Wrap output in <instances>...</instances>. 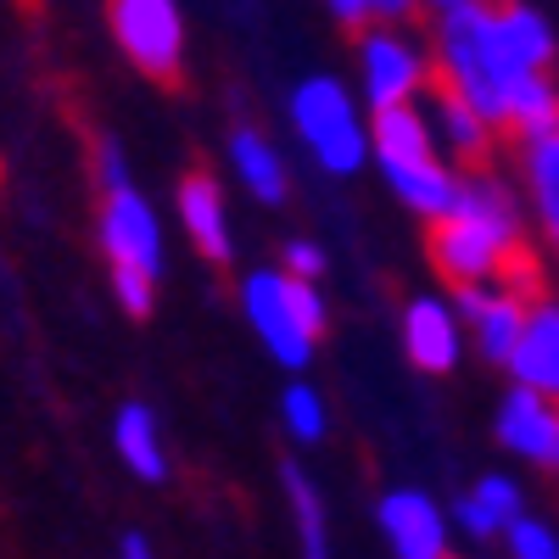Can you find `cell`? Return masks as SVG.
<instances>
[{"label":"cell","instance_id":"1","mask_svg":"<svg viewBox=\"0 0 559 559\" xmlns=\"http://www.w3.org/2000/svg\"><path fill=\"white\" fill-rule=\"evenodd\" d=\"M526 252V224H521V202L503 179L492 174H471L459 191V207L431 229V263L453 292H476V286H498L509 258Z\"/></svg>","mask_w":559,"mask_h":559},{"label":"cell","instance_id":"2","mask_svg":"<svg viewBox=\"0 0 559 559\" xmlns=\"http://www.w3.org/2000/svg\"><path fill=\"white\" fill-rule=\"evenodd\" d=\"M426 23H431L437 90H448L492 129H503L509 90H515L521 73L509 68L498 45V7H487V0H442V7L426 12Z\"/></svg>","mask_w":559,"mask_h":559},{"label":"cell","instance_id":"3","mask_svg":"<svg viewBox=\"0 0 559 559\" xmlns=\"http://www.w3.org/2000/svg\"><path fill=\"white\" fill-rule=\"evenodd\" d=\"M241 319L247 331L263 342V353L286 369L292 381H302V369L319 353V336L331 331V302H324L319 286H302L286 269H247L241 274Z\"/></svg>","mask_w":559,"mask_h":559},{"label":"cell","instance_id":"4","mask_svg":"<svg viewBox=\"0 0 559 559\" xmlns=\"http://www.w3.org/2000/svg\"><path fill=\"white\" fill-rule=\"evenodd\" d=\"M292 129L308 146V157L331 174V179H353L369 163V112L358 102V90L336 73H308L292 90Z\"/></svg>","mask_w":559,"mask_h":559},{"label":"cell","instance_id":"5","mask_svg":"<svg viewBox=\"0 0 559 559\" xmlns=\"http://www.w3.org/2000/svg\"><path fill=\"white\" fill-rule=\"evenodd\" d=\"M353 73H358V102L364 112H392L419 107L426 90H437V57L414 28H376L353 45Z\"/></svg>","mask_w":559,"mask_h":559},{"label":"cell","instance_id":"6","mask_svg":"<svg viewBox=\"0 0 559 559\" xmlns=\"http://www.w3.org/2000/svg\"><path fill=\"white\" fill-rule=\"evenodd\" d=\"M107 28L118 39V51L146 79H163V84L179 79L191 34H185V12L174 7V0H112Z\"/></svg>","mask_w":559,"mask_h":559},{"label":"cell","instance_id":"7","mask_svg":"<svg viewBox=\"0 0 559 559\" xmlns=\"http://www.w3.org/2000/svg\"><path fill=\"white\" fill-rule=\"evenodd\" d=\"M96 236H102V252H107V269H140V274H152L163 280V218L157 207L146 202L129 185V191H112L102 197V218H96Z\"/></svg>","mask_w":559,"mask_h":559},{"label":"cell","instance_id":"8","mask_svg":"<svg viewBox=\"0 0 559 559\" xmlns=\"http://www.w3.org/2000/svg\"><path fill=\"white\" fill-rule=\"evenodd\" d=\"M376 526L392 548V559H448L453 515L426 487H392L376 503Z\"/></svg>","mask_w":559,"mask_h":559},{"label":"cell","instance_id":"9","mask_svg":"<svg viewBox=\"0 0 559 559\" xmlns=\"http://www.w3.org/2000/svg\"><path fill=\"white\" fill-rule=\"evenodd\" d=\"M403 353L414 369H426V376H453V369L464 364V342H471V331H464V319L453 313V297H408L403 302Z\"/></svg>","mask_w":559,"mask_h":559},{"label":"cell","instance_id":"10","mask_svg":"<svg viewBox=\"0 0 559 559\" xmlns=\"http://www.w3.org/2000/svg\"><path fill=\"white\" fill-rule=\"evenodd\" d=\"M453 313L464 319V331H471L476 353L498 369H509V358H515L521 336H526V313L532 302L503 292V286H476V292H453Z\"/></svg>","mask_w":559,"mask_h":559},{"label":"cell","instance_id":"11","mask_svg":"<svg viewBox=\"0 0 559 559\" xmlns=\"http://www.w3.org/2000/svg\"><path fill=\"white\" fill-rule=\"evenodd\" d=\"M492 437L503 453H515L526 464H548L554 471V453H559V408L526 386H509L498 397V414H492Z\"/></svg>","mask_w":559,"mask_h":559},{"label":"cell","instance_id":"12","mask_svg":"<svg viewBox=\"0 0 559 559\" xmlns=\"http://www.w3.org/2000/svg\"><path fill=\"white\" fill-rule=\"evenodd\" d=\"M174 213L185 224L191 247L207 263H236V229H229V202H224V185L213 174H185L179 191H174Z\"/></svg>","mask_w":559,"mask_h":559},{"label":"cell","instance_id":"13","mask_svg":"<svg viewBox=\"0 0 559 559\" xmlns=\"http://www.w3.org/2000/svg\"><path fill=\"white\" fill-rule=\"evenodd\" d=\"M509 381L548 397L559 408V297H537L526 313V336L509 358Z\"/></svg>","mask_w":559,"mask_h":559},{"label":"cell","instance_id":"14","mask_svg":"<svg viewBox=\"0 0 559 559\" xmlns=\"http://www.w3.org/2000/svg\"><path fill=\"white\" fill-rule=\"evenodd\" d=\"M224 157H229V168H236L241 191H247L252 202L280 207V202L292 197V168H286V157H280V146H274V140H269L263 129H252V123L229 129Z\"/></svg>","mask_w":559,"mask_h":559},{"label":"cell","instance_id":"15","mask_svg":"<svg viewBox=\"0 0 559 559\" xmlns=\"http://www.w3.org/2000/svg\"><path fill=\"white\" fill-rule=\"evenodd\" d=\"M498 45L515 73H554V62H559V28L532 0L498 7Z\"/></svg>","mask_w":559,"mask_h":559},{"label":"cell","instance_id":"16","mask_svg":"<svg viewBox=\"0 0 559 559\" xmlns=\"http://www.w3.org/2000/svg\"><path fill=\"white\" fill-rule=\"evenodd\" d=\"M437 152V129L426 107H392L369 118V163L386 168H414V163H431Z\"/></svg>","mask_w":559,"mask_h":559},{"label":"cell","instance_id":"17","mask_svg":"<svg viewBox=\"0 0 559 559\" xmlns=\"http://www.w3.org/2000/svg\"><path fill=\"white\" fill-rule=\"evenodd\" d=\"M112 448L123 459V471L146 487L168 481V448H163V419L152 414V403H118L112 414Z\"/></svg>","mask_w":559,"mask_h":559},{"label":"cell","instance_id":"18","mask_svg":"<svg viewBox=\"0 0 559 559\" xmlns=\"http://www.w3.org/2000/svg\"><path fill=\"white\" fill-rule=\"evenodd\" d=\"M386 191L414 213L426 218L431 229L459 207V191H464V174L448 163V157H431V163H414V168H386Z\"/></svg>","mask_w":559,"mask_h":559},{"label":"cell","instance_id":"19","mask_svg":"<svg viewBox=\"0 0 559 559\" xmlns=\"http://www.w3.org/2000/svg\"><path fill=\"white\" fill-rule=\"evenodd\" d=\"M431 129H437V152L448 163H464V168H481L492 157V123L481 112H471L459 96L448 90H431Z\"/></svg>","mask_w":559,"mask_h":559},{"label":"cell","instance_id":"20","mask_svg":"<svg viewBox=\"0 0 559 559\" xmlns=\"http://www.w3.org/2000/svg\"><path fill=\"white\" fill-rule=\"evenodd\" d=\"M280 492H286L292 526H297V554H302V559H336V554H331V509H324L319 481L302 471L297 459L280 464Z\"/></svg>","mask_w":559,"mask_h":559},{"label":"cell","instance_id":"21","mask_svg":"<svg viewBox=\"0 0 559 559\" xmlns=\"http://www.w3.org/2000/svg\"><path fill=\"white\" fill-rule=\"evenodd\" d=\"M503 129L521 140H548L559 134V84L548 73H521L515 90H509V107H503Z\"/></svg>","mask_w":559,"mask_h":559},{"label":"cell","instance_id":"22","mask_svg":"<svg viewBox=\"0 0 559 559\" xmlns=\"http://www.w3.org/2000/svg\"><path fill=\"white\" fill-rule=\"evenodd\" d=\"M521 185L532 197V213L543 224L548 247L559 252V134L526 140V146H521Z\"/></svg>","mask_w":559,"mask_h":559},{"label":"cell","instance_id":"23","mask_svg":"<svg viewBox=\"0 0 559 559\" xmlns=\"http://www.w3.org/2000/svg\"><path fill=\"white\" fill-rule=\"evenodd\" d=\"M280 426H286V437H292L297 448L324 442V431H331V408H324V392L308 386V381H292L286 392H280Z\"/></svg>","mask_w":559,"mask_h":559},{"label":"cell","instance_id":"24","mask_svg":"<svg viewBox=\"0 0 559 559\" xmlns=\"http://www.w3.org/2000/svg\"><path fill=\"white\" fill-rule=\"evenodd\" d=\"M481 509H487V515L498 521V532H509V526H515V521H526V487L515 481V476H481L476 481V492H471Z\"/></svg>","mask_w":559,"mask_h":559},{"label":"cell","instance_id":"25","mask_svg":"<svg viewBox=\"0 0 559 559\" xmlns=\"http://www.w3.org/2000/svg\"><path fill=\"white\" fill-rule=\"evenodd\" d=\"M107 286H112V297H118V308L129 319H152V308H157V280L152 274H140V269H107Z\"/></svg>","mask_w":559,"mask_h":559},{"label":"cell","instance_id":"26","mask_svg":"<svg viewBox=\"0 0 559 559\" xmlns=\"http://www.w3.org/2000/svg\"><path fill=\"white\" fill-rule=\"evenodd\" d=\"M503 543H509V559H559V532L548 521H537V515L515 521L503 532Z\"/></svg>","mask_w":559,"mask_h":559},{"label":"cell","instance_id":"27","mask_svg":"<svg viewBox=\"0 0 559 559\" xmlns=\"http://www.w3.org/2000/svg\"><path fill=\"white\" fill-rule=\"evenodd\" d=\"M324 247H313V241H286V252H280V269H286L292 280H302V286H319L324 280Z\"/></svg>","mask_w":559,"mask_h":559},{"label":"cell","instance_id":"28","mask_svg":"<svg viewBox=\"0 0 559 559\" xmlns=\"http://www.w3.org/2000/svg\"><path fill=\"white\" fill-rule=\"evenodd\" d=\"M96 179H102V197L129 191V157H123V146H118L112 134L96 140Z\"/></svg>","mask_w":559,"mask_h":559},{"label":"cell","instance_id":"29","mask_svg":"<svg viewBox=\"0 0 559 559\" xmlns=\"http://www.w3.org/2000/svg\"><path fill=\"white\" fill-rule=\"evenodd\" d=\"M448 515H453V526H459L464 537H476V543H481V537H503V532H498V521L487 515V509H481V503H476L471 492H464V498H459V503L448 509Z\"/></svg>","mask_w":559,"mask_h":559},{"label":"cell","instance_id":"30","mask_svg":"<svg viewBox=\"0 0 559 559\" xmlns=\"http://www.w3.org/2000/svg\"><path fill=\"white\" fill-rule=\"evenodd\" d=\"M118 559H157V548H152L146 532H123L118 537Z\"/></svg>","mask_w":559,"mask_h":559},{"label":"cell","instance_id":"31","mask_svg":"<svg viewBox=\"0 0 559 559\" xmlns=\"http://www.w3.org/2000/svg\"><path fill=\"white\" fill-rule=\"evenodd\" d=\"M554 471H559V453H554Z\"/></svg>","mask_w":559,"mask_h":559}]
</instances>
